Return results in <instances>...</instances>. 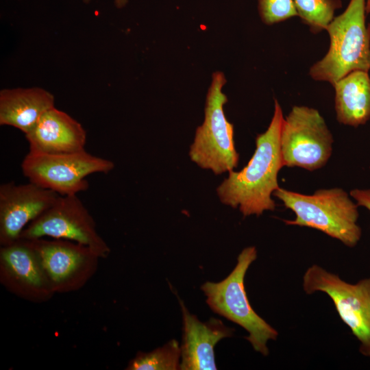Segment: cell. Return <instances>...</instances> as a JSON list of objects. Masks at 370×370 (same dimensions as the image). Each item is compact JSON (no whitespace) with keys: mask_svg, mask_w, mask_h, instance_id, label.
Instances as JSON below:
<instances>
[{"mask_svg":"<svg viewBox=\"0 0 370 370\" xmlns=\"http://www.w3.org/2000/svg\"><path fill=\"white\" fill-rule=\"evenodd\" d=\"M45 236L83 245L100 258H107L110 252L108 244L98 234L92 217L77 195H59L50 208L23 230L20 238L32 240Z\"/></svg>","mask_w":370,"mask_h":370,"instance_id":"cell-9","label":"cell"},{"mask_svg":"<svg viewBox=\"0 0 370 370\" xmlns=\"http://www.w3.org/2000/svg\"><path fill=\"white\" fill-rule=\"evenodd\" d=\"M180 346L175 339H172L149 352H138L125 369L177 370L180 369Z\"/></svg>","mask_w":370,"mask_h":370,"instance_id":"cell-17","label":"cell"},{"mask_svg":"<svg viewBox=\"0 0 370 370\" xmlns=\"http://www.w3.org/2000/svg\"><path fill=\"white\" fill-rule=\"evenodd\" d=\"M112 161L93 156L86 150L64 153H42L29 151L21 163L23 175L40 187L60 195H77L86 190V177L91 174L108 173Z\"/></svg>","mask_w":370,"mask_h":370,"instance_id":"cell-7","label":"cell"},{"mask_svg":"<svg viewBox=\"0 0 370 370\" xmlns=\"http://www.w3.org/2000/svg\"><path fill=\"white\" fill-rule=\"evenodd\" d=\"M30 151L73 153L85 150L86 132L80 123L55 107L45 112L25 134Z\"/></svg>","mask_w":370,"mask_h":370,"instance_id":"cell-14","label":"cell"},{"mask_svg":"<svg viewBox=\"0 0 370 370\" xmlns=\"http://www.w3.org/2000/svg\"><path fill=\"white\" fill-rule=\"evenodd\" d=\"M180 304L183 318L180 369L216 370L214 346L221 339L232 336L234 330L214 317L201 322L188 310L182 301Z\"/></svg>","mask_w":370,"mask_h":370,"instance_id":"cell-13","label":"cell"},{"mask_svg":"<svg viewBox=\"0 0 370 370\" xmlns=\"http://www.w3.org/2000/svg\"><path fill=\"white\" fill-rule=\"evenodd\" d=\"M225 83L222 72L212 74L206 95L204 121L197 128L189 150L193 162L215 175L233 171L239 158L234 145V126L227 121L223 110L227 101L222 90Z\"/></svg>","mask_w":370,"mask_h":370,"instance_id":"cell-5","label":"cell"},{"mask_svg":"<svg viewBox=\"0 0 370 370\" xmlns=\"http://www.w3.org/2000/svg\"><path fill=\"white\" fill-rule=\"evenodd\" d=\"M261 20L273 25L297 16L293 0H258Z\"/></svg>","mask_w":370,"mask_h":370,"instance_id":"cell-19","label":"cell"},{"mask_svg":"<svg viewBox=\"0 0 370 370\" xmlns=\"http://www.w3.org/2000/svg\"><path fill=\"white\" fill-rule=\"evenodd\" d=\"M338 121L358 127L370 119V77L368 71L357 70L344 76L333 85Z\"/></svg>","mask_w":370,"mask_h":370,"instance_id":"cell-16","label":"cell"},{"mask_svg":"<svg viewBox=\"0 0 370 370\" xmlns=\"http://www.w3.org/2000/svg\"><path fill=\"white\" fill-rule=\"evenodd\" d=\"M273 195L295 214L293 220H284L286 225L319 230L348 247H356L360 241L358 206L342 188L320 189L304 195L279 187Z\"/></svg>","mask_w":370,"mask_h":370,"instance_id":"cell-2","label":"cell"},{"mask_svg":"<svg viewBox=\"0 0 370 370\" xmlns=\"http://www.w3.org/2000/svg\"><path fill=\"white\" fill-rule=\"evenodd\" d=\"M30 241L55 293L80 289L97 269L100 258L86 246L64 239Z\"/></svg>","mask_w":370,"mask_h":370,"instance_id":"cell-10","label":"cell"},{"mask_svg":"<svg viewBox=\"0 0 370 370\" xmlns=\"http://www.w3.org/2000/svg\"><path fill=\"white\" fill-rule=\"evenodd\" d=\"M334 139L319 112L293 106L284 119L280 149L284 166L314 171L323 167L332 152Z\"/></svg>","mask_w":370,"mask_h":370,"instance_id":"cell-8","label":"cell"},{"mask_svg":"<svg viewBox=\"0 0 370 370\" xmlns=\"http://www.w3.org/2000/svg\"><path fill=\"white\" fill-rule=\"evenodd\" d=\"M367 0H350L345 10L333 18L326 30L330 47L309 74L317 81L334 84L349 73L370 69V25L365 22Z\"/></svg>","mask_w":370,"mask_h":370,"instance_id":"cell-3","label":"cell"},{"mask_svg":"<svg viewBox=\"0 0 370 370\" xmlns=\"http://www.w3.org/2000/svg\"><path fill=\"white\" fill-rule=\"evenodd\" d=\"M349 194L358 206H362L370 211V188L353 189Z\"/></svg>","mask_w":370,"mask_h":370,"instance_id":"cell-20","label":"cell"},{"mask_svg":"<svg viewBox=\"0 0 370 370\" xmlns=\"http://www.w3.org/2000/svg\"><path fill=\"white\" fill-rule=\"evenodd\" d=\"M256 258V248L245 247L239 254L235 267L225 279L219 282H206L201 289L210 309L245 329L248 333L245 338L254 349L267 356V343L275 341L279 333L254 310L244 282L249 266Z\"/></svg>","mask_w":370,"mask_h":370,"instance_id":"cell-4","label":"cell"},{"mask_svg":"<svg viewBox=\"0 0 370 370\" xmlns=\"http://www.w3.org/2000/svg\"><path fill=\"white\" fill-rule=\"evenodd\" d=\"M304 291L326 294L342 321L359 342V352L370 358V276L349 283L335 273L314 264L307 269Z\"/></svg>","mask_w":370,"mask_h":370,"instance_id":"cell-6","label":"cell"},{"mask_svg":"<svg viewBox=\"0 0 370 370\" xmlns=\"http://www.w3.org/2000/svg\"><path fill=\"white\" fill-rule=\"evenodd\" d=\"M301 21L313 33L326 30L334 18L335 11L341 7V0H293Z\"/></svg>","mask_w":370,"mask_h":370,"instance_id":"cell-18","label":"cell"},{"mask_svg":"<svg viewBox=\"0 0 370 370\" xmlns=\"http://www.w3.org/2000/svg\"><path fill=\"white\" fill-rule=\"evenodd\" d=\"M91 0H83L85 3H88ZM128 0H114V4L117 8H122L127 3Z\"/></svg>","mask_w":370,"mask_h":370,"instance_id":"cell-21","label":"cell"},{"mask_svg":"<svg viewBox=\"0 0 370 370\" xmlns=\"http://www.w3.org/2000/svg\"><path fill=\"white\" fill-rule=\"evenodd\" d=\"M59 195L30 182L20 184L10 182L1 184V246L18 240L23 230L50 208Z\"/></svg>","mask_w":370,"mask_h":370,"instance_id":"cell-12","label":"cell"},{"mask_svg":"<svg viewBox=\"0 0 370 370\" xmlns=\"http://www.w3.org/2000/svg\"><path fill=\"white\" fill-rule=\"evenodd\" d=\"M0 282L10 293L32 302L55 294L30 240L19 238L0 249Z\"/></svg>","mask_w":370,"mask_h":370,"instance_id":"cell-11","label":"cell"},{"mask_svg":"<svg viewBox=\"0 0 370 370\" xmlns=\"http://www.w3.org/2000/svg\"><path fill=\"white\" fill-rule=\"evenodd\" d=\"M53 107L54 96L42 88L3 89L0 92V125L14 127L26 134Z\"/></svg>","mask_w":370,"mask_h":370,"instance_id":"cell-15","label":"cell"},{"mask_svg":"<svg viewBox=\"0 0 370 370\" xmlns=\"http://www.w3.org/2000/svg\"><path fill=\"white\" fill-rule=\"evenodd\" d=\"M282 108L275 99L274 112L267 130L256 138V150L240 171H231L217 189L220 201L238 208L244 217L261 215L274 210L271 198L280 186L278 176L284 166L280 149V134L284 121Z\"/></svg>","mask_w":370,"mask_h":370,"instance_id":"cell-1","label":"cell"},{"mask_svg":"<svg viewBox=\"0 0 370 370\" xmlns=\"http://www.w3.org/2000/svg\"><path fill=\"white\" fill-rule=\"evenodd\" d=\"M366 11L367 13H370V0H367L366 2Z\"/></svg>","mask_w":370,"mask_h":370,"instance_id":"cell-22","label":"cell"}]
</instances>
